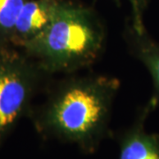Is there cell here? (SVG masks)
I'll list each match as a JSON object with an SVG mask.
<instances>
[{
  "label": "cell",
  "mask_w": 159,
  "mask_h": 159,
  "mask_svg": "<svg viewBox=\"0 0 159 159\" xmlns=\"http://www.w3.org/2000/svg\"><path fill=\"white\" fill-rule=\"evenodd\" d=\"M28 0H0V45H10L12 30Z\"/></svg>",
  "instance_id": "52a82bcc"
},
{
  "label": "cell",
  "mask_w": 159,
  "mask_h": 159,
  "mask_svg": "<svg viewBox=\"0 0 159 159\" xmlns=\"http://www.w3.org/2000/svg\"><path fill=\"white\" fill-rule=\"evenodd\" d=\"M119 88V80L107 75L64 79L29 116L43 139L75 144L83 153L93 154L111 134L112 105Z\"/></svg>",
  "instance_id": "6da1fadb"
},
{
  "label": "cell",
  "mask_w": 159,
  "mask_h": 159,
  "mask_svg": "<svg viewBox=\"0 0 159 159\" xmlns=\"http://www.w3.org/2000/svg\"><path fill=\"white\" fill-rule=\"evenodd\" d=\"M51 76L20 49L0 45V147Z\"/></svg>",
  "instance_id": "3957f363"
},
{
  "label": "cell",
  "mask_w": 159,
  "mask_h": 159,
  "mask_svg": "<svg viewBox=\"0 0 159 159\" xmlns=\"http://www.w3.org/2000/svg\"><path fill=\"white\" fill-rule=\"evenodd\" d=\"M120 1V0H116ZM132 10V20L130 27L136 33H143L147 31L144 26L143 15L148 4V0H128Z\"/></svg>",
  "instance_id": "ba28073f"
},
{
  "label": "cell",
  "mask_w": 159,
  "mask_h": 159,
  "mask_svg": "<svg viewBox=\"0 0 159 159\" xmlns=\"http://www.w3.org/2000/svg\"><path fill=\"white\" fill-rule=\"evenodd\" d=\"M105 39L104 26L92 8L59 0L48 28L20 50L50 75L73 74L97 60Z\"/></svg>",
  "instance_id": "7a4b0ae2"
},
{
  "label": "cell",
  "mask_w": 159,
  "mask_h": 159,
  "mask_svg": "<svg viewBox=\"0 0 159 159\" xmlns=\"http://www.w3.org/2000/svg\"><path fill=\"white\" fill-rule=\"evenodd\" d=\"M127 40L134 56L148 69L154 85V96L149 102L154 107L159 103V43L147 33H136L129 27Z\"/></svg>",
  "instance_id": "8992f818"
},
{
  "label": "cell",
  "mask_w": 159,
  "mask_h": 159,
  "mask_svg": "<svg viewBox=\"0 0 159 159\" xmlns=\"http://www.w3.org/2000/svg\"><path fill=\"white\" fill-rule=\"evenodd\" d=\"M155 107L149 102L134 124L119 136V159H159V134L144 129L146 118Z\"/></svg>",
  "instance_id": "5b68a950"
},
{
  "label": "cell",
  "mask_w": 159,
  "mask_h": 159,
  "mask_svg": "<svg viewBox=\"0 0 159 159\" xmlns=\"http://www.w3.org/2000/svg\"><path fill=\"white\" fill-rule=\"evenodd\" d=\"M59 0H28L12 30L10 45L21 49L50 25Z\"/></svg>",
  "instance_id": "277c9868"
}]
</instances>
